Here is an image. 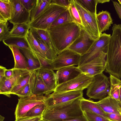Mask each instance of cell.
Masks as SVG:
<instances>
[{
    "instance_id": "6da1fadb",
    "label": "cell",
    "mask_w": 121,
    "mask_h": 121,
    "mask_svg": "<svg viewBox=\"0 0 121 121\" xmlns=\"http://www.w3.org/2000/svg\"><path fill=\"white\" fill-rule=\"evenodd\" d=\"M81 28L72 22L47 29L57 54L68 48L79 37Z\"/></svg>"
},
{
    "instance_id": "7a4b0ae2",
    "label": "cell",
    "mask_w": 121,
    "mask_h": 121,
    "mask_svg": "<svg viewBox=\"0 0 121 121\" xmlns=\"http://www.w3.org/2000/svg\"><path fill=\"white\" fill-rule=\"evenodd\" d=\"M106 56L105 71L121 79V24L112 27Z\"/></svg>"
},
{
    "instance_id": "3957f363",
    "label": "cell",
    "mask_w": 121,
    "mask_h": 121,
    "mask_svg": "<svg viewBox=\"0 0 121 121\" xmlns=\"http://www.w3.org/2000/svg\"><path fill=\"white\" fill-rule=\"evenodd\" d=\"M80 99L65 104L46 107L42 119L44 121H60L84 116L80 107Z\"/></svg>"
},
{
    "instance_id": "277c9868",
    "label": "cell",
    "mask_w": 121,
    "mask_h": 121,
    "mask_svg": "<svg viewBox=\"0 0 121 121\" xmlns=\"http://www.w3.org/2000/svg\"><path fill=\"white\" fill-rule=\"evenodd\" d=\"M67 9L66 7L51 3L42 13L29 24L30 28L47 30L58 16Z\"/></svg>"
},
{
    "instance_id": "5b68a950",
    "label": "cell",
    "mask_w": 121,
    "mask_h": 121,
    "mask_svg": "<svg viewBox=\"0 0 121 121\" xmlns=\"http://www.w3.org/2000/svg\"><path fill=\"white\" fill-rule=\"evenodd\" d=\"M108 77L103 73L94 76L87 88L86 95L90 98L101 100L108 95L110 89Z\"/></svg>"
},
{
    "instance_id": "8992f818",
    "label": "cell",
    "mask_w": 121,
    "mask_h": 121,
    "mask_svg": "<svg viewBox=\"0 0 121 121\" xmlns=\"http://www.w3.org/2000/svg\"><path fill=\"white\" fill-rule=\"evenodd\" d=\"M75 6L80 14L83 28L94 40L98 39L100 34L96 18V15L92 14L83 7L77 0H74Z\"/></svg>"
},
{
    "instance_id": "52a82bcc",
    "label": "cell",
    "mask_w": 121,
    "mask_h": 121,
    "mask_svg": "<svg viewBox=\"0 0 121 121\" xmlns=\"http://www.w3.org/2000/svg\"><path fill=\"white\" fill-rule=\"evenodd\" d=\"M111 36L110 34L102 33L98 39L94 41L88 51L81 56L78 66L89 62L102 52L107 53Z\"/></svg>"
},
{
    "instance_id": "ba28073f",
    "label": "cell",
    "mask_w": 121,
    "mask_h": 121,
    "mask_svg": "<svg viewBox=\"0 0 121 121\" xmlns=\"http://www.w3.org/2000/svg\"><path fill=\"white\" fill-rule=\"evenodd\" d=\"M93 77L89 76L82 73L75 78L57 85L54 92H61L72 91H83L87 88L91 82Z\"/></svg>"
},
{
    "instance_id": "9c48e42d",
    "label": "cell",
    "mask_w": 121,
    "mask_h": 121,
    "mask_svg": "<svg viewBox=\"0 0 121 121\" xmlns=\"http://www.w3.org/2000/svg\"><path fill=\"white\" fill-rule=\"evenodd\" d=\"M82 91L61 92H54L47 96L45 104L47 107L65 104L83 97Z\"/></svg>"
},
{
    "instance_id": "30bf717a",
    "label": "cell",
    "mask_w": 121,
    "mask_h": 121,
    "mask_svg": "<svg viewBox=\"0 0 121 121\" xmlns=\"http://www.w3.org/2000/svg\"><path fill=\"white\" fill-rule=\"evenodd\" d=\"M106 55L107 52H102L90 61L78 67L82 73L93 77L105 70Z\"/></svg>"
},
{
    "instance_id": "8fae6325",
    "label": "cell",
    "mask_w": 121,
    "mask_h": 121,
    "mask_svg": "<svg viewBox=\"0 0 121 121\" xmlns=\"http://www.w3.org/2000/svg\"><path fill=\"white\" fill-rule=\"evenodd\" d=\"M47 96L33 95L18 99L15 112L16 119L23 117L29 110L36 105L45 103Z\"/></svg>"
},
{
    "instance_id": "7c38bea8",
    "label": "cell",
    "mask_w": 121,
    "mask_h": 121,
    "mask_svg": "<svg viewBox=\"0 0 121 121\" xmlns=\"http://www.w3.org/2000/svg\"><path fill=\"white\" fill-rule=\"evenodd\" d=\"M81 56L80 54L68 48L63 50L53 61L54 70L67 66H78Z\"/></svg>"
},
{
    "instance_id": "4fadbf2b",
    "label": "cell",
    "mask_w": 121,
    "mask_h": 121,
    "mask_svg": "<svg viewBox=\"0 0 121 121\" xmlns=\"http://www.w3.org/2000/svg\"><path fill=\"white\" fill-rule=\"evenodd\" d=\"M95 40L82 28L79 37L67 48L82 56L88 51Z\"/></svg>"
},
{
    "instance_id": "5bb4252c",
    "label": "cell",
    "mask_w": 121,
    "mask_h": 121,
    "mask_svg": "<svg viewBox=\"0 0 121 121\" xmlns=\"http://www.w3.org/2000/svg\"><path fill=\"white\" fill-rule=\"evenodd\" d=\"M13 69V75L12 77L9 79L5 78L0 82V94L4 95L9 97H10V92L19 79L22 76L35 71L27 69Z\"/></svg>"
},
{
    "instance_id": "9a60e30c",
    "label": "cell",
    "mask_w": 121,
    "mask_h": 121,
    "mask_svg": "<svg viewBox=\"0 0 121 121\" xmlns=\"http://www.w3.org/2000/svg\"><path fill=\"white\" fill-rule=\"evenodd\" d=\"M13 11L10 23L13 25L24 23L29 24L30 13L28 12L21 3L20 0H11Z\"/></svg>"
},
{
    "instance_id": "2e32d148",
    "label": "cell",
    "mask_w": 121,
    "mask_h": 121,
    "mask_svg": "<svg viewBox=\"0 0 121 121\" xmlns=\"http://www.w3.org/2000/svg\"><path fill=\"white\" fill-rule=\"evenodd\" d=\"M82 73L78 66H74L59 69L56 73L57 85L75 78Z\"/></svg>"
},
{
    "instance_id": "e0dca14e",
    "label": "cell",
    "mask_w": 121,
    "mask_h": 121,
    "mask_svg": "<svg viewBox=\"0 0 121 121\" xmlns=\"http://www.w3.org/2000/svg\"><path fill=\"white\" fill-rule=\"evenodd\" d=\"M96 102L105 113L121 115V104L111 97L107 96Z\"/></svg>"
},
{
    "instance_id": "ac0fdd59",
    "label": "cell",
    "mask_w": 121,
    "mask_h": 121,
    "mask_svg": "<svg viewBox=\"0 0 121 121\" xmlns=\"http://www.w3.org/2000/svg\"><path fill=\"white\" fill-rule=\"evenodd\" d=\"M38 70L35 72L33 94L36 95L48 96L54 92V90L44 83L39 75Z\"/></svg>"
},
{
    "instance_id": "d6986e66",
    "label": "cell",
    "mask_w": 121,
    "mask_h": 121,
    "mask_svg": "<svg viewBox=\"0 0 121 121\" xmlns=\"http://www.w3.org/2000/svg\"><path fill=\"white\" fill-rule=\"evenodd\" d=\"M96 18L99 33H102L108 30L113 24V20L110 13L107 11L102 10L96 15Z\"/></svg>"
},
{
    "instance_id": "ffe728a7",
    "label": "cell",
    "mask_w": 121,
    "mask_h": 121,
    "mask_svg": "<svg viewBox=\"0 0 121 121\" xmlns=\"http://www.w3.org/2000/svg\"><path fill=\"white\" fill-rule=\"evenodd\" d=\"M38 70L44 83L54 91L57 84L56 73L54 70L42 69Z\"/></svg>"
},
{
    "instance_id": "44dd1931",
    "label": "cell",
    "mask_w": 121,
    "mask_h": 121,
    "mask_svg": "<svg viewBox=\"0 0 121 121\" xmlns=\"http://www.w3.org/2000/svg\"><path fill=\"white\" fill-rule=\"evenodd\" d=\"M80 108L83 112L85 110L90 111L108 119L106 115V113L96 102L83 97L80 99Z\"/></svg>"
},
{
    "instance_id": "7402d4cb",
    "label": "cell",
    "mask_w": 121,
    "mask_h": 121,
    "mask_svg": "<svg viewBox=\"0 0 121 121\" xmlns=\"http://www.w3.org/2000/svg\"><path fill=\"white\" fill-rule=\"evenodd\" d=\"M6 46L24 48L32 51L26 37L9 36L2 41Z\"/></svg>"
},
{
    "instance_id": "603a6c76",
    "label": "cell",
    "mask_w": 121,
    "mask_h": 121,
    "mask_svg": "<svg viewBox=\"0 0 121 121\" xmlns=\"http://www.w3.org/2000/svg\"><path fill=\"white\" fill-rule=\"evenodd\" d=\"M13 11L11 0H0V21H8L10 20Z\"/></svg>"
},
{
    "instance_id": "cb8c5ba5",
    "label": "cell",
    "mask_w": 121,
    "mask_h": 121,
    "mask_svg": "<svg viewBox=\"0 0 121 121\" xmlns=\"http://www.w3.org/2000/svg\"><path fill=\"white\" fill-rule=\"evenodd\" d=\"M30 30L32 33L34 37L39 43L47 58L49 60L53 61L57 55L55 50L48 46L32 28H30Z\"/></svg>"
},
{
    "instance_id": "d4e9b609",
    "label": "cell",
    "mask_w": 121,
    "mask_h": 121,
    "mask_svg": "<svg viewBox=\"0 0 121 121\" xmlns=\"http://www.w3.org/2000/svg\"><path fill=\"white\" fill-rule=\"evenodd\" d=\"M8 47L12 53L14 59V65L13 68L27 69V62L20 51L19 49L14 46H9Z\"/></svg>"
},
{
    "instance_id": "484cf974",
    "label": "cell",
    "mask_w": 121,
    "mask_h": 121,
    "mask_svg": "<svg viewBox=\"0 0 121 121\" xmlns=\"http://www.w3.org/2000/svg\"><path fill=\"white\" fill-rule=\"evenodd\" d=\"M109 80L110 89L108 96L119 101L120 89L121 87V81L120 78L111 75H110Z\"/></svg>"
},
{
    "instance_id": "4316f807",
    "label": "cell",
    "mask_w": 121,
    "mask_h": 121,
    "mask_svg": "<svg viewBox=\"0 0 121 121\" xmlns=\"http://www.w3.org/2000/svg\"><path fill=\"white\" fill-rule=\"evenodd\" d=\"M20 49L23 51L25 56L27 59V69L35 71L40 69L41 65L39 61L31 51L24 48Z\"/></svg>"
},
{
    "instance_id": "83f0119b",
    "label": "cell",
    "mask_w": 121,
    "mask_h": 121,
    "mask_svg": "<svg viewBox=\"0 0 121 121\" xmlns=\"http://www.w3.org/2000/svg\"><path fill=\"white\" fill-rule=\"evenodd\" d=\"M52 0H37L35 6L30 13V23L32 22L43 12L51 3Z\"/></svg>"
},
{
    "instance_id": "f1b7e54d",
    "label": "cell",
    "mask_w": 121,
    "mask_h": 121,
    "mask_svg": "<svg viewBox=\"0 0 121 121\" xmlns=\"http://www.w3.org/2000/svg\"><path fill=\"white\" fill-rule=\"evenodd\" d=\"M30 27L29 24L22 23L13 25L9 36L26 37Z\"/></svg>"
},
{
    "instance_id": "f546056e",
    "label": "cell",
    "mask_w": 121,
    "mask_h": 121,
    "mask_svg": "<svg viewBox=\"0 0 121 121\" xmlns=\"http://www.w3.org/2000/svg\"><path fill=\"white\" fill-rule=\"evenodd\" d=\"M26 37L32 51L47 59L44 53L41 48L39 43L30 30L28 31Z\"/></svg>"
},
{
    "instance_id": "4dcf8cb0",
    "label": "cell",
    "mask_w": 121,
    "mask_h": 121,
    "mask_svg": "<svg viewBox=\"0 0 121 121\" xmlns=\"http://www.w3.org/2000/svg\"><path fill=\"white\" fill-rule=\"evenodd\" d=\"M36 71L33 72L31 78L29 82L15 93L14 95H17L20 98L29 97L33 95L32 91L34 88Z\"/></svg>"
},
{
    "instance_id": "1f68e13d",
    "label": "cell",
    "mask_w": 121,
    "mask_h": 121,
    "mask_svg": "<svg viewBox=\"0 0 121 121\" xmlns=\"http://www.w3.org/2000/svg\"><path fill=\"white\" fill-rule=\"evenodd\" d=\"M72 21L83 28L82 23L79 12L76 8L74 0H70L68 9Z\"/></svg>"
},
{
    "instance_id": "d6a6232c",
    "label": "cell",
    "mask_w": 121,
    "mask_h": 121,
    "mask_svg": "<svg viewBox=\"0 0 121 121\" xmlns=\"http://www.w3.org/2000/svg\"><path fill=\"white\" fill-rule=\"evenodd\" d=\"M33 72L30 74L22 76L19 79L10 92V95H14L15 93L29 82L31 79Z\"/></svg>"
},
{
    "instance_id": "836d02e7",
    "label": "cell",
    "mask_w": 121,
    "mask_h": 121,
    "mask_svg": "<svg viewBox=\"0 0 121 121\" xmlns=\"http://www.w3.org/2000/svg\"><path fill=\"white\" fill-rule=\"evenodd\" d=\"M46 107L45 103L37 105L29 110L23 117H42Z\"/></svg>"
},
{
    "instance_id": "e575fe53",
    "label": "cell",
    "mask_w": 121,
    "mask_h": 121,
    "mask_svg": "<svg viewBox=\"0 0 121 121\" xmlns=\"http://www.w3.org/2000/svg\"><path fill=\"white\" fill-rule=\"evenodd\" d=\"M72 22L68 9L60 13L51 25L53 27L65 23Z\"/></svg>"
},
{
    "instance_id": "d590c367",
    "label": "cell",
    "mask_w": 121,
    "mask_h": 121,
    "mask_svg": "<svg viewBox=\"0 0 121 121\" xmlns=\"http://www.w3.org/2000/svg\"><path fill=\"white\" fill-rule=\"evenodd\" d=\"M81 5L90 12L96 13V6L99 3V0H77Z\"/></svg>"
},
{
    "instance_id": "8d00e7d4",
    "label": "cell",
    "mask_w": 121,
    "mask_h": 121,
    "mask_svg": "<svg viewBox=\"0 0 121 121\" xmlns=\"http://www.w3.org/2000/svg\"><path fill=\"white\" fill-rule=\"evenodd\" d=\"M31 51L39 61L41 65L40 69L54 70L52 61L44 58L36 52Z\"/></svg>"
},
{
    "instance_id": "74e56055",
    "label": "cell",
    "mask_w": 121,
    "mask_h": 121,
    "mask_svg": "<svg viewBox=\"0 0 121 121\" xmlns=\"http://www.w3.org/2000/svg\"><path fill=\"white\" fill-rule=\"evenodd\" d=\"M32 28L48 46L55 50L47 30H45Z\"/></svg>"
},
{
    "instance_id": "f35d334b",
    "label": "cell",
    "mask_w": 121,
    "mask_h": 121,
    "mask_svg": "<svg viewBox=\"0 0 121 121\" xmlns=\"http://www.w3.org/2000/svg\"><path fill=\"white\" fill-rule=\"evenodd\" d=\"M83 112L88 121H113L90 111L85 110Z\"/></svg>"
},
{
    "instance_id": "ab89813d",
    "label": "cell",
    "mask_w": 121,
    "mask_h": 121,
    "mask_svg": "<svg viewBox=\"0 0 121 121\" xmlns=\"http://www.w3.org/2000/svg\"><path fill=\"white\" fill-rule=\"evenodd\" d=\"M8 21H0V41L9 36L10 27Z\"/></svg>"
},
{
    "instance_id": "60d3db41",
    "label": "cell",
    "mask_w": 121,
    "mask_h": 121,
    "mask_svg": "<svg viewBox=\"0 0 121 121\" xmlns=\"http://www.w3.org/2000/svg\"><path fill=\"white\" fill-rule=\"evenodd\" d=\"M21 3L29 12L31 13L35 6L37 0H20Z\"/></svg>"
},
{
    "instance_id": "b9f144b4",
    "label": "cell",
    "mask_w": 121,
    "mask_h": 121,
    "mask_svg": "<svg viewBox=\"0 0 121 121\" xmlns=\"http://www.w3.org/2000/svg\"><path fill=\"white\" fill-rule=\"evenodd\" d=\"M51 3L69 8L70 3L69 0H52Z\"/></svg>"
},
{
    "instance_id": "7bdbcfd3",
    "label": "cell",
    "mask_w": 121,
    "mask_h": 121,
    "mask_svg": "<svg viewBox=\"0 0 121 121\" xmlns=\"http://www.w3.org/2000/svg\"><path fill=\"white\" fill-rule=\"evenodd\" d=\"M106 115L109 119L113 121H121V115L113 113H106Z\"/></svg>"
},
{
    "instance_id": "ee69618b",
    "label": "cell",
    "mask_w": 121,
    "mask_h": 121,
    "mask_svg": "<svg viewBox=\"0 0 121 121\" xmlns=\"http://www.w3.org/2000/svg\"><path fill=\"white\" fill-rule=\"evenodd\" d=\"M41 119V117H23L16 119L15 121H38Z\"/></svg>"
},
{
    "instance_id": "f6af8a7d",
    "label": "cell",
    "mask_w": 121,
    "mask_h": 121,
    "mask_svg": "<svg viewBox=\"0 0 121 121\" xmlns=\"http://www.w3.org/2000/svg\"><path fill=\"white\" fill-rule=\"evenodd\" d=\"M112 1L117 14L121 20V6L117 1L112 0Z\"/></svg>"
},
{
    "instance_id": "bcb514c9",
    "label": "cell",
    "mask_w": 121,
    "mask_h": 121,
    "mask_svg": "<svg viewBox=\"0 0 121 121\" xmlns=\"http://www.w3.org/2000/svg\"><path fill=\"white\" fill-rule=\"evenodd\" d=\"M7 69L6 68L2 66H0V82H1L5 78V73Z\"/></svg>"
},
{
    "instance_id": "7dc6e473",
    "label": "cell",
    "mask_w": 121,
    "mask_h": 121,
    "mask_svg": "<svg viewBox=\"0 0 121 121\" xmlns=\"http://www.w3.org/2000/svg\"><path fill=\"white\" fill-rule=\"evenodd\" d=\"M60 121H88L84 115L81 117Z\"/></svg>"
},
{
    "instance_id": "c3c4849f",
    "label": "cell",
    "mask_w": 121,
    "mask_h": 121,
    "mask_svg": "<svg viewBox=\"0 0 121 121\" xmlns=\"http://www.w3.org/2000/svg\"><path fill=\"white\" fill-rule=\"evenodd\" d=\"M14 74V69H7L5 72V77L6 79H9L12 77Z\"/></svg>"
},
{
    "instance_id": "681fc988",
    "label": "cell",
    "mask_w": 121,
    "mask_h": 121,
    "mask_svg": "<svg viewBox=\"0 0 121 121\" xmlns=\"http://www.w3.org/2000/svg\"><path fill=\"white\" fill-rule=\"evenodd\" d=\"M119 101L121 104V87H120V89Z\"/></svg>"
},
{
    "instance_id": "f907efd6",
    "label": "cell",
    "mask_w": 121,
    "mask_h": 121,
    "mask_svg": "<svg viewBox=\"0 0 121 121\" xmlns=\"http://www.w3.org/2000/svg\"><path fill=\"white\" fill-rule=\"evenodd\" d=\"M4 117L1 115H0V121H4Z\"/></svg>"
},
{
    "instance_id": "816d5d0a",
    "label": "cell",
    "mask_w": 121,
    "mask_h": 121,
    "mask_svg": "<svg viewBox=\"0 0 121 121\" xmlns=\"http://www.w3.org/2000/svg\"><path fill=\"white\" fill-rule=\"evenodd\" d=\"M118 2L119 3V4L121 6V0H118Z\"/></svg>"
},
{
    "instance_id": "f5cc1de1",
    "label": "cell",
    "mask_w": 121,
    "mask_h": 121,
    "mask_svg": "<svg viewBox=\"0 0 121 121\" xmlns=\"http://www.w3.org/2000/svg\"><path fill=\"white\" fill-rule=\"evenodd\" d=\"M38 121H44L42 119L41 120H40Z\"/></svg>"
}]
</instances>
